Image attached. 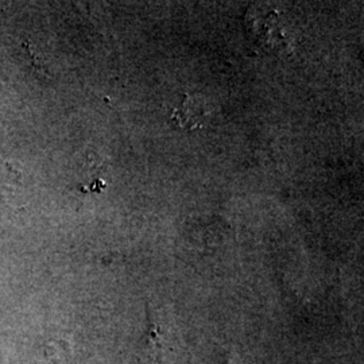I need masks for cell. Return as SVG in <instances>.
I'll list each match as a JSON object with an SVG mask.
<instances>
[{
	"instance_id": "6da1fadb",
	"label": "cell",
	"mask_w": 364,
	"mask_h": 364,
	"mask_svg": "<svg viewBox=\"0 0 364 364\" xmlns=\"http://www.w3.org/2000/svg\"><path fill=\"white\" fill-rule=\"evenodd\" d=\"M205 117H207V109L204 108V105L200 103L197 97L185 95L181 105L171 111L169 120L180 129L193 130L201 126L203 119Z\"/></svg>"
},
{
	"instance_id": "7a4b0ae2",
	"label": "cell",
	"mask_w": 364,
	"mask_h": 364,
	"mask_svg": "<svg viewBox=\"0 0 364 364\" xmlns=\"http://www.w3.org/2000/svg\"><path fill=\"white\" fill-rule=\"evenodd\" d=\"M225 364H245L242 363V362H237V360H235L234 356H230V359L225 362Z\"/></svg>"
}]
</instances>
